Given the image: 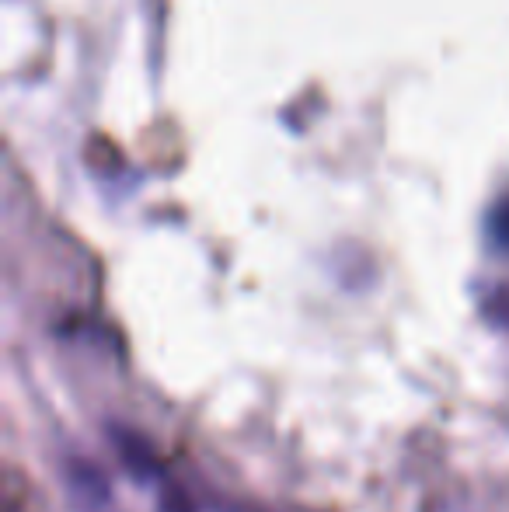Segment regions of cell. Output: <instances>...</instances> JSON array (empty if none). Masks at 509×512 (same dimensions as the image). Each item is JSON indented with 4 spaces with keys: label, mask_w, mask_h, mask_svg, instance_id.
<instances>
[{
    "label": "cell",
    "mask_w": 509,
    "mask_h": 512,
    "mask_svg": "<svg viewBox=\"0 0 509 512\" xmlns=\"http://www.w3.org/2000/svg\"><path fill=\"white\" fill-rule=\"evenodd\" d=\"M109 443L116 446L119 460H123L126 471L133 474L136 481H154L157 474H161V457H157V450L150 446L147 436H140V432H133V429H123V425H112Z\"/></svg>",
    "instance_id": "6da1fadb"
},
{
    "label": "cell",
    "mask_w": 509,
    "mask_h": 512,
    "mask_svg": "<svg viewBox=\"0 0 509 512\" xmlns=\"http://www.w3.org/2000/svg\"><path fill=\"white\" fill-rule=\"evenodd\" d=\"M67 481H70V492L77 499H84V506H105L109 502V478L95 464H88V460H70Z\"/></svg>",
    "instance_id": "7a4b0ae2"
},
{
    "label": "cell",
    "mask_w": 509,
    "mask_h": 512,
    "mask_svg": "<svg viewBox=\"0 0 509 512\" xmlns=\"http://www.w3.org/2000/svg\"><path fill=\"white\" fill-rule=\"evenodd\" d=\"M496 234H499V241L509 248V203L499 209V216H496Z\"/></svg>",
    "instance_id": "3957f363"
}]
</instances>
